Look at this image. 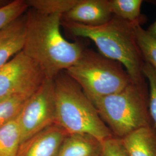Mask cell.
Returning a JSON list of instances; mask_svg holds the SVG:
<instances>
[{
  "label": "cell",
  "instance_id": "7402d4cb",
  "mask_svg": "<svg viewBox=\"0 0 156 156\" xmlns=\"http://www.w3.org/2000/svg\"><path fill=\"white\" fill-rule=\"evenodd\" d=\"M9 2L6 1H3V0H0V8L6 5L7 4H8Z\"/></svg>",
  "mask_w": 156,
  "mask_h": 156
},
{
  "label": "cell",
  "instance_id": "ac0fdd59",
  "mask_svg": "<svg viewBox=\"0 0 156 156\" xmlns=\"http://www.w3.org/2000/svg\"><path fill=\"white\" fill-rule=\"evenodd\" d=\"M28 8L25 1L15 0L0 8V30L22 16Z\"/></svg>",
  "mask_w": 156,
  "mask_h": 156
},
{
  "label": "cell",
  "instance_id": "8fae6325",
  "mask_svg": "<svg viewBox=\"0 0 156 156\" xmlns=\"http://www.w3.org/2000/svg\"><path fill=\"white\" fill-rule=\"evenodd\" d=\"M128 156H156V129L140 128L122 139Z\"/></svg>",
  "mask_w": 156,
  "mask_h": 156
},
{
  "label": "cell",
  "instance_id": "2e32d148",
  "mask_svg": "<svg viewBox=\"0 0 156 156\" xmlns=\"http://www.w3.org/2000/svg\"><path fill=\"white\" fill-rule=\"evenodd\" d=\"M137 44L145 62L156 71V38L142 28L141 25L135 27Z\"/></svg>",
  "mask_w": 156,
  "mask_h": 156
},
{
  "label": "cell",
  "instance_id": "44dd1931",
  "mask_svg": "<svg viewBox=\"0 0 156 156\" xmlns=\"http://www.w3.org/2000/svg\"><path fill=\"white\" fill-rule=\"evenodd\" d=\"M146 30L151 35L156 38V20L153 23H152Z\"/></svg>",
  "mask_w": 156,
  "mask_h": 156
},
{
  "label": "cell",
  "instance_id": "e0dca14e",
  "mask_svg": "<svg viewBox=\"0 0 156 156\" xmlns=\"http://www.w3.org/2000/svg\"><path fill=\"white\" fill-rule=\"evenodd\" d=\"M30 97L15 95L0 101V128L17 117Z\"/></svg>",
  "mask_w": 156,
  "mask_h": 156
},
{
  "label": "cell",
  "instance_id": "4fadbf2b",
  "mask_svg": "<svg viewBox=\"0 0 156 156\" xmlns=\"http://www.w3.org/2000/svg\"><path fill=\"white\" fill-rule=\"evenodd\" d=\"M113 15L127 22L141 25L146 17L141 13L142 0H109Z\"/></svg>",
  "mask_w": 156,
  "mask_h": 156
},
{
  "label": "cell",
  "instance_id": "6da1fadb",
  "mask_svg": "<svg viewBox=\"0 0 156 156\" xmlns=\"http://www.w3.org/2000/svg\"><path fill=\"white\" fill-rule=\"evenodd\" d=\"M62 15H46L33 9L26 14L22 51L35 62L45 77L54 79L75 64L83 51L77 42L66 39L60 30Z\"/></svg>",
  "mask_w": 156,
  "mask_h": 156
},
{
  "label": "cell",
  "instance_id": "9a60e30c",
  "mask_svg": "<svg viewBox=\"0 0 156 156\" xmlns=\"http://www.w3.org/2000/svg\"><path fill=\"white\" fill-rule=\"evenodd\" d=\"M28 7L39 13L51 15H63L72 9L78 0H27L25 1Z\"/></svg>",
  "mask_w": 156,
  "mask_h": 156
},
{
  "label": "cell",
  "instance_id": "3957f363",
  "mask_svg": "<svg viewBox=\"0 0 156 156\" xmlns=\"http://www.w3.org/2000/svg\"><path fill=\"white\" fill-rule=\"evenodd\" d=\"M56 124L67 134L89 135L103 142L113 137L94 104L65 71L55 78Z\"/></svg>",
  "mask_w": 156,
  "mask_h": 156
},
{
  "label": "cell",
  "instance_id": "277c9868",
  "mask_svg": "<svg viewBox=\"0 0 156 156\" xmlns=\"http://www.w3.org/2000/svg\"><path fill=\"white\" fill-rule=\"evenodd\" d=\"M101 119L119 139L140 128L153 126L149 111V89L146 82H131L116 93L93 103Z\"/></svg>",
  "mask_w": 156,
  "mask_h": 156
},
{
  "label": "cell",
  "instance_id": "7c38bea8",
  "mask_svg": "<svg viewBox=\"0 0 156 156\" xmlns=\"http://www.w3.org/2000/svg\"><path fill=\"white\" fill-rule=\"evenodd\" d=\"M102 142L87 134H67L57 156H100Z\"/></svg>",
  "mask_w": 156,
  "mask_h": 156
},
{
  "label": "cell",
  "instance_id": "8992f818",
  "mask_svg": "<svg viewBox=\"0 0 156 156\" xmlns=\"http://www.w3.org/2000/svg\"><path fill=\"white\" fill-rule=\"evenodd\" d=\"M21 144L45 128L56 124L54 79L46 78L31 95L17 116Z\"/></svg>",
  "mask_w": 156,
  "mask_h": 156
},
{
  "label": "cell",
  "instance_id": "ba28073f",
  "mask_svg": "<svg viewBox=\"0 0 156 156\" xmlns=\"http://www.w3.org/2000/svg\"><path fill=\"white\" fill-rule=\"evenodd\" d=\"M67 133L55 124L22 142L17 156H57Z\"/></svg>",
  "mask_w": 156,
  "mask_h": 156
},
{
  "label": "cell",
  "instance_id": "d6986e66",
  "mask_svg": "<svg viewBox=\"0 0 156 156\" xmlns=\"http://www.w3.org/2000/svg\"><path fill=\"white\" fill-rule=\"evenodd\" d=\"M142 71L149 83V111L153 125L156 129V71L145 62Z\"/></svg>",
  "mask_w": 156,
  "mask_h": 156
},
{
  "label": "cell",
  "instance_id": "30bf717a",
  "mask_svg": "<svg viewBox=\"0 0 156 156\" xmlns=\"http://www.w3.org/2000/svg\"><path fill=\"white\" fill-rule=\"evenodd\" d=\"M26 22V15L24 14L0 30V68L22 51Z\"/></svg>",
  "mask_w": 156,
  "mask_h": 156
},
{
  "label": "cell",
  "instance_id": "5bb4252c",
  "mask_svg": "<svg viewBox=\"0 0 156 156\" xmlns=\"http://www.w3.org/2000/svg\"><path fill=\"white\" fill-rule=\"evenodd\" d=\"M17 117L0 128V156H17L22 140Z\"/></svg>",
  "mask_w": 156,
  "mask_h": 156
},
{
  "label": "cell",
  "instance_id": "5b68a950",
  "mask_svg": "<svg viewBox=\"0 0 156 156\" xmlns=\"http://www.w3.org/2000/svg\"><path fill=\"white\" fill-rule=\"evenodd\" d=\"M65 72L93 104L120 91L133 82L120 62L89 49H84L78 62Z\"/></svg>",
  "mask_w": 156,
  "mask_h": 156
},
{
  "label": "cell",
  "instance_id": "9c48e42d",
  "mask_svg": "<svg viewBox=\"0 0 156 156\" xmlns=\"http://www.w3.org/2000/svg\"><path fill=\"white\" fill-rule=\"evenodd\" d=\"M112 16L109 0H78L73 8L62 15L66 22L89 26L105 24Z\"/></svg>",
  "mask_w": 156,
  "mask_h": 156
},
{
  "label": "cell",
  "instance_id": "52a82bcc",
  "mask_svg": "<svg viewBox=\"0 0 156 156\" xmlns=\"http://www.w3.org/2000/svg\"><path fill=\"white\" fill-rule=\"evenodd\" d=\"M45 78L39 66L21 51L0 68V101L15 95L31 96Z\"/></svg>",
  "mask_w": 156,
  "mask_h": 156
},
{
  "label": "cell",
  "instance_id": "ffe728a7",
  "mask_svg": "<svg viewBox=\"0 0 156 156\" xmlns=\"http://www.w3.org/2000/svg\"><path fill=\"white\" fill-rule=\"evenodd\" d=\"M100 156H128L121 139L114 136L102 142Z\"/></svg>",
  "mask_w": 156,
  "mask_h": 156
},
{
  "label": "cell",
  "instance_id": "7a4b0ae2",
  "mask_svg": "<svg viewBox=\"0 0 156 156\" xmlns=\"http://www.w3.org/2000/svg\"><path fill=\"white\" fill-rule=\"evenodd\" d=\"M64 25L73 36L91 40L102 55L120 62L133 83L146 82L142 71L145 62L135 31L136 25L114 15L109 22L98 26L68 22H65Z\"/></svg>",
  "mask_w": 156,
  "mask_h": 156
}]
</instances>
